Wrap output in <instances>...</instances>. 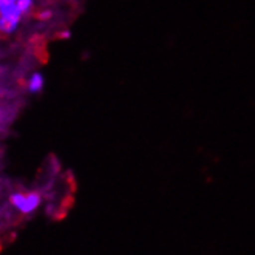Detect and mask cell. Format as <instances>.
Segmentation results:
<instances>
[{
    "mask_svg": "<svg viewBox=\"0 0 255 255\" xmlns=\"http://www.w3.org/2000/svg\"><path fill=\"white\" fill-rule=\"evenodd\" d=\"M45 85V79L40 73H34L31 78H29L28 81V90H29V93H39L42 92V88Z\"/></svg>",
    "mask_w": 255,
    "mask_h": 255,
    "instance_id": "obj_3",
    "label": "cell"
},
{
    "mask_svg": "<svg viewBox=\"0 0 255 255\" xmlns=\"http://www.w3.org/2000/svg\"><path fill=\"white\" fill-rule=\"evenodd\" d=\"M59 37H64V39H68V37H70V31H64V33H61V34H59Z\"/></svg>",
    "mask_w": 255,
    "mask_h": 255,
    "instance_id": "obj_6",
    "label": "cell"
},
{
    "mask_svg": "<svg viewBox=\"0 0 255 255\" xmlns=\"http://www.w3.org/2000/svg\"><path fill=\"white\" fill-rule=\"evenodd\" d=\"M33 0H16V6L22 14H26L29 9L33 8Z\"/></svg>",
    "mask_w": 255,
    "mask_h": 255,
    "instance_id": "obj_4",
    "label": "cell"
},
{
    "mask_svg": "<svg viewBox=\"0 0 255 255\" xmlns=\"http://www.w3.org/2000/svg\"><path fill=\"white\" fill-rule=\"evenodd\" d=\"M11 204L17 209V211L23 215L33 214L40 204V195L37 192H29V193H12L11 195Z\"/></svg>",
    "mask_w": 255,
    "mask_h": 255,
    "instance_id": "obj_1",
    "label": "cell"
},
{
    "mask_svg": "<svg viewBox=\"0 0 255 255\" xmlns=\"http://www.w3.org/2000/svg\"><path fill=\"white\" fill-rule=\"evenodd\" d=\"M22 16L23 14L17 9V6H14L11 11H8L5 14H0V31L5 34L14 33L22 20Z\"/></svg>",
    "mask_w": 255,
    "mask_h": 255,
    "instance_id": "obj_2",
    "label": "cell"
},
{
    "mask_svg": "<svg viewBox=\"0 0 255 255\" xmlns=\"http://www.w3.org/2000/svg\"><path fill=\"white\" fill-rule=\"evenodd\" d=\"M51 16H53V12L50 9H43V11H39L36 14V17L39 20H48V19H51Z\"/></svg>",
    "mask_w": 255,
    "mask_h": 255,
    "instance_id": "obj_5",
    "label": "cell"
},
{
    "mask_svg": "<svg viewBox=\"0 0 255 255\" xmlns=\"http://www.w3.org/2000/svg\"><path fill=\"white\" fill-rule=\"evenodd\" d=\"M0 2H12V3H16V0H0Z\"/></svg>",
    "mask_w": 255,
    "mask_h": 255,
    "instance_id": "obj_7",
    "label": "cell"
}]
</instances>
